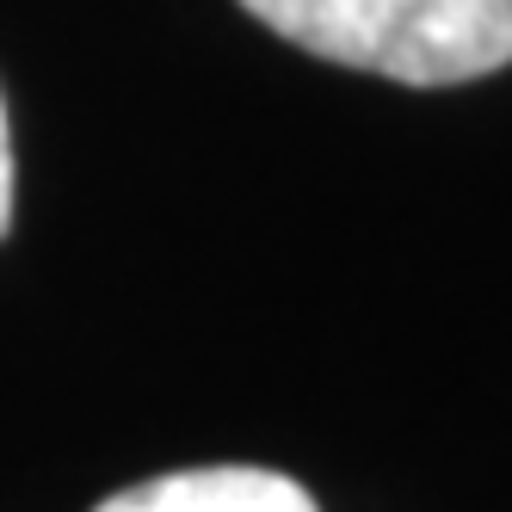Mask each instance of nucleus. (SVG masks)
<instances>
[{
	"instance_id": "nucleus-1",
	"label": "nucleus",
	"mask_w": 512,
	"mask_h": 512,
	"mask_svg": "<svg viewBox=\"0 0 512 512\" xmlns=\"http://www.w3.org/2000/svg\"><path fill=\"white\" fill-rule=\"evenodd\" d=\"M321 62L401 87H463L512 62V0H241Z\"/></svg>"
},
{
	"instance_id": "nucleus-2",
	"label": "nucleus",
	"mask_w": 512,
	"mask_h": 512,
	"mask_svg": "<svg viewBox=\"0 0 512 512\" xmlns=\"http://www.w3.org/2000/svg\"><path fill=\"white\" fill-rule=\"evenodd\" d=\"M93 512H321L303 482L253 463H210V469H173L155 482H136Z\"/></svg>"
},
{
	"instance_id": "nucleus-3",
	"label": "nucleus",
	"mask_w": 512,
	"mask_h": 512,
	"mask_svg": "<svg viewBox=\"0 0 512 512\" xmlns=\"http://www.w3.org/2000/svg\"><path fill=\"white\" fill-rule=\"evenodd\" d=\"M13 229V124H7V99H0V235Z\"/></svg>"
}]
</instances>
